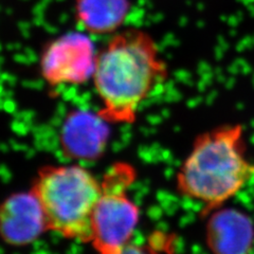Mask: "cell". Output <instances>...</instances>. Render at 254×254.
<instances>
[{"label":"cell","instance_id":"6da1fadb","mask_svg":"<svg viewBox=\"0 0 254 254\" xmlns=\"http://www.w3.org/2000/svg\"><path fill=\"white\" fill-rule=\"evenodd\" d=\"M168 76V65L148 32L118 31L98 51L92 79L103 104L99 115L110 124L133 123L140 105Z\"/></svg>","mask_w":254,"mask_h":254},{"label":"cell","instance_id":"8992f818","mask_svg":"<svg viewBox=\"0 0 254 254\" xmlns=\"http://www.w3.org/2000/svg\"><path fill=\"white\" fill-rule=\"evenodd\" d=\"M47 230L44 210L31 190L13 194L0 204V237L7 245H30Z\"/></svg>","mask_w":254,"mask_h":254},{"label":"cell","instance_id":"ba28073f","mask_svg":"<svg viewBox=\"0 0 254 254\" xmlns=\"http://www.w3.org/2000/svg\"><path fill=\"white\" fill-rule=\"evenodd\" d=\"M205 217V244L212 254L251 253L254 224L248 214L224 205Z\"/></svg>","mask_w":254,"mask_h":254},{"label":"cell","instance_id":"7a4b0ae2","mask_svg":"<svg viewBox=\"0 0 254 254\" xmlns=\"http://www.w3.org/2000/svg\"><path fill=\"white\" fill-rule=\"evenodd\" d=\"M253 177L243 125L226 124L196 137L178 170L176 187L181 196L202 204L205 217L233 199Z\"/></svg>","mask_w":254,"mask_h":254},{"label":"cell","instance_id":"277c9868","mask_svg":"<svg viewBox=\"0 0 254 254\" xmlns=\"http://www.w3.org/2000/svg\"><path fill=\"white\" fill-rule=\"evenodd\" d=\"M136 170L126 162L113 164L101 181V195L91 221V244L98 254H120L140 219L139 206L127 195Z\"/></svg>","mask_w":254,"mask_h":254},{"label":"cell","instance_id":"9c48e42d","mask_svg":"<svg viewBox=\"0 0 254 254\" xmlns=\"http://www.w3.org/2000/svg\"><path fill=\"white\" fill-rule=\"evenodd\" d=\"M130 11L128 0H75V18L89 35L115 34Z\"/></svg>","mask_w":254,"mask_h":254},{"label":"cell","instance_id":"5b68a950","mask_svg":"<svg viewBox=\"0 0 254 254\" xmlns=\"http://www.w3.org/2000/svg\"><path fill=\"white\" fill-rule=\"evenodd\" d=\"M97 58L90 35L71 31L45 45L39 69L44 81L51 87L83 85L92 79Z\"/></svg>","mask_w":254,"mask_h":254},{"label":"cell","instance_id":"52a82bcc","mask_svg":"<svg viewBox=\"0 0 254 254\" xmlns=\"http://www.w3.org/2000/svg\"><path fill=\"white\" fill-rule=\"evenodd\" d=\"M109 124L99 113L79 109L71 111L60 133L64 153L77 160L92 161L100 158L110 136Z\"/></svg>","mask_w":254,"mask_h":254},{"label":"cell","instance_id":"3957f363","mask_svg":"<svg viewBox=\"0 0 254 254\" xmlns=\"http://www.w3.org/2000/svg\"><path fill=\"white\" fill-rule=\"evenodd\" d=\"M41 202L48 229L67 240L91 242L93 211L101 182L79 165H48L31 189Z\"/></svg>","mask_w":254,"mask_h":254},{"label":"cell","instance_id":"30bf717a","mask_svg":"<svg viewBox=\"0 0 254 254\" xmlns=\"http://www.w3.org/2000/svg\"><path fill=\"white\" fill-rule=\"evenodd\" d=\"M120 254H163L161 250L157 248L153 242L146 245H138L129 243Z\"/></svg>","mask_w":254,"mask_h":254}]
</instances>
